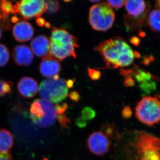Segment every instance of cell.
<instances>
[{
	"mask_svg": "<svg viewBox=\"0 0 160 160\" xmlns=\"http://www.w3.org/2000/svg\"><path fill=\"white\" fill-rule=\"evenodd\" d=\"M116 140L114 160H160V138L153 135L126 131Z\"/></svg>",
	"mask_w": 160,
	"mask_h": 160,
	"instance_id": "1",
	"label": "cell"
},
{
	"mask_svg": "<svg viewBox=\"0 0 160 160\" xmlns=\"http://www.w3.org/2000/svg\"><path fill=\"white\" fill-rule=\"evenodd\" d=\"M94 49L102 56L106 66L110 68L129 66L135 57L128 43L118 37L100 43Z\"/></svg>",
	"mask_w": 160,
	"mask_h": 160,
	"instance_id": "2",
	"label": "cell"
},
{
	"mask_svg": "<svg viewBox=\"0 0 160 160\" xmlns=\"http://www.w3.org/2000/svg\"><path fill=\"white\" fill-rule=\"evenodd\" d=\"M49 40L50 55L53 58L62 61L69 57L76 58L77 39L65 28L53 27Z\"/></svg>",
	"mask_w": 160,
	"mask_h": 160,
	"instance_id": "3",
	"label": "cell"
},
{
	"mask_svg": "<svg viewBox=\"0 0 160 160\" xmlns=\"http://www.w3.org/2000/svg\"><path fill=\"white\" fill-rule=\"evenodd\" d=\"M57 115L56 106L45 100H34L30 107L32 121L41 128H46L53 125Z\"/></svg>",
	"mask_w": 160,
	"mask_h": 160,
	"instance_id": "4",
	"label": "cell"
},
{
	"mask_svg": "<svg viewBox=\"0 0 160 160\" xmlns=\"http://www.w3.org/2000/svg\"><path fill=\"white\" fill-rule=\"evenodd\" d=\"M135 114L143 124L152 126L158 124L160 122V101L152 97L143 98L136 107Z\"/></svg>",
	"mask_w": 160,
	"mask_h": 160,
	"instance_id": "5",
	"label": "cell"
},
{
	"mask_svg": "<svg viewBox=\"0 0 160 160\" xmlns=\"http://www.w3.org/2000/svg\"><path fill=\"white\" fill-rule=\"evenodd\" d=\"M67 82L61 78L43 80L40 85L39 94L42 99L50 103H58L68 96Z\"/></svg>",
	"mask_w": 160,
	"mask_h": 160,
	"instance_id": "6",
	"label": "cell"
},
{
	"mask_svg": "<svg viewBox=\"0 0 160 160\" xmlns=\"http://www.w3.org/2000/svg\"><path fill=\"white\" fill-rule=\"evenodd\" d=\"M114 11L107 3L92 6L89 13V22L92 28L99 31H106L111 28L115 20Z\"/></svg>",
	"mask_w": 160,
	"mask_h": 160,
	"instance_id": "7",
	"label": "cell"
},
{
	"mask_svg": "<svg viewBox=\"0 0 160 160\" xmlns=\"http://www.w3.org/2000/svg\"><path fill=\"white\" fill-rule=\"evenodd\" d=\"M125 5L127 14L124 16V23L127 29L133 31L142 25L149 7L142 0L126 1Z\"/></svg>",
	"mask_w": 160,
	"mask_h": 160,
	"instance_id": "8",
	"label": "cell"
},
{
	"mask_svg": "<svg viewBox=\"0 0 160 160\" xmlns=\"http://www.w3.org/2000/svg\"><path fill=\"white\" fill-rule=\"evenodd\" d=\"M47 11L45 1L42 0H23L13 5L12 13L20 15L24 19L39 18Z\"/></svg>",
	"mask_w": 160,
	"mask_h": 160,
	"instance_id": "9",
	"label": "cell"
},
{
	"mask_svg": "<svg viewBox=\"0 0 160 160\" xmlns=\"http://www.w3.org/2000/svg\"><path fill=\"white\" fill-rule=\"evenodd\" d=\"M87 146L92 153L102 156L109 151L110 142L108 137L102 132H94L88 138Z\"/></svg>",
	"mask_w": 160,
	"mask_h": 160,
	"instance_id": "10",
	"label": "cell"
},
{
	"mask_svg": "<svg viewBox=\"0 0 160 160\" xmlns=\"http://www.w3.org/2000/svg\"><path fill=\"white\" fill-rule=\"evenodd\" d=\"M13 61L18 66H29L33 62V54L31 49L25 45L16 46L12 52Z\"/></svg>",
	"mask_w": 160,
	"mask_h": 160,
	"instance_id": "11",
	"label": "cell"
},
{
	"mask_svg": "<svg viewBox=\"0 0 160 160\" xmlns=\"http://www.w3.org/2000/svg\"><path fill=\"white\" fill-rule=\"evenodd\" d=\"M30 47L32 53L38 57L45 58L51 56L50 40L44 35L38 36L32 40Z\"/></svg>",
	"mask_w": 160,
	"mask_h": 160,
	"instance_id": "12",
	"label": "cell"
},
{
	"mask_svg": "<svg viewBox=\"0 0 160 160\" xmlns=\"http://www.w3.org/2000/svg\"><path fill=\"white\" fill-rule=\"evenodd\" d=\"M17 87L20 95L26 98L34 97L38 91L37 82L32 78L28 77L20 79Z\"/></svg>",
	"mask_w": 160,
	"mask_h": 160,
	"instance_id": "13",
	"label": "cell"
},
{
	"mask_svg": "<svg viewBox=\"0 0 160 160\" xmlns=\"http://www.w3.org/2000/svg\"><path fill=\"white\" fill-rule=\"evenodd\" d=\"M12 34L17 41L24 42L31 39L34 34V29L29 22L20 21L13 26Z\"/></svg>",
	"mask_w": 160,
	"mask_h": 160,
	"instance_id": "14",
	"label": "cell"
},
{
	"mask_svg": "<svg viewBox=\"0 0 160 160\" xmlns=\"http://www.w3.org/2000/svg\"><path fill=\"white\" fill-rule=\"evenodd\" d=\"M61 69V65L58 61L51 56L43 59L39 67L41 74L48 78H52L58 75Z\"/></svg>",
	"mask_w": 160,
	"mask_h": 160,
	"instance_id": "15",
	"label": "cell"
},
{
	"mask_svg": "<svg viewBox=\"0 0 160 160\" xmlns=\"http://www.w3.org/2000/svg\"><path fill=\"white\" fill-rule=\"evenodd\" d=\"M14 143L12 134L5 129H0V153L9 152Z\"/></svg>",
	"mask_w": 160,
	"mask_h": 160,
	"instance_id": "16",
	"label": "cell"
},
{
	"mask_svg": "<svg viewBox=\"0 0 160 160\" xmlns=\"http://www.w3.org/2000/svg\"><path fill=\"white\" fill-rule=\"evenodd\" d=\"M148 23L152 31L160 32V9H153L150 12L148 17Z\"/></svg>",
	"mask_w": 160,
	"mask_h": 160,
	"instance_id": "17",
	"label": "cell"
},
{
	"mask_svg": "<svg viewBox=\"0 0 160 160\" xmlns=\"http://www.w3.org/2000/svg\"><path fill=\"white\" fill-rule=\"evenodd\" d=\"M13 6L11 2L7 1H0V12L3 16V21L8 18L10 13L12 12Z\"/></svg>",
	"mask_w": 160,
	"mask_h": 160,
	"instance_id": "18",
	"label": "cell"
},
{
	"mask_svg": "<svg viewBox=\"0 0 160 160\" xmlns=\"http://www.w3.org/2000/svg\"><path fill=\"white\" fill-rule=\"evenodd\" d=\"M10 57L9 49L5 45L0 44V67L6 66Z\"/></svg>",
	"mask_w": 160,
	"mask_h": 160,
	"instance_id": "19",
	"label": "cell"
},
{
	"mask_svg": "<svg viewBox=\"0 0 160 160\" xmlns=\"http://www.w3.org/2000/svg\"><path fill=\"white\" fill-rule=\"evenodd\" d=\"M12 83L10 82H5L0 80V98L6 94H10L12 92L11 87Z\"/></svg>",
	"mask_w": 160,
	"mask_h": 160,
	"instance_id": "20",
	"label": "cell"
},
{
	"mask_svg": "<svg viewBox=\"0 0 160 160\" xmlns=\"http://www.w3.org/2000/svg\"><path fill=\"white\" fill-rule=\"evenodd\" d=\"M47 11L49 14L55 13L60 8L59 3L57 1H45Z\"/></svg>",
	"mask_w": 160,
	"mask_h": 160,
	"instance_id": "21",
	"label": "cell"
},
{
	"mask_svg": "<svg viewBox=\"0 0 160 160\" xmlns=\"http://www.w3.org/2000/svg\"><path fill=\"white\" fill-rule=\"evenodd\" d=\"M102 128L103 131H105L107 137L109 136L117 139L120 133L118 132L113 126H112L111 125H104Z\"/></svg>",
	"mask_w": 160,
	"mask_h": 160,
	"instance_id": "22",
	"label": "cell"
},
{
	"mask_svg": "<svg viewBox=\"0 0 160 160\" xmlns=\"http://www.w3.org/2000/svg\"><path fill=\"white\" fill-rule=\"evenodd\" d=\"M95 116V112L90 107L84 108L82 112V118L85 120H90L92 119Z\"/></svg>",
	"mask_w": 160,
	"mask_h": 160,
	"instance_id": "23",
	"label": "cell"
},
{
	"mask_svg": "<svg viewBox=\"0 0 160 160\" xmlns=\"http://www.w3.org/2000/svg\"><path fill=\"white\" fill-rule=\"evenodd\" d=\"M126 1H107V3L111 7L115 8V9H120L122 8L125 5Z\"/></svg>",
	"mask_w": 160,
	"mask_h": 160,
	"instance_id": "24",
	"label": "cell"
},
{
	"mask_svg": "<svg viewBox=\"0 0 160 160\" xmlns=\"http://www.w3.org/2000/svg\"><path fill=\"white\" fill-rule=\"evenodd\" d=\"M88 73L89 76L93 80H97L100 78L101 77V73L99 71H96L94 69L90 68L88 69Z\"/></svg>",
	"mask_w": 160,
	"mask_h": 160,
	"instance_id": "25",
	"label": "cell"
},
{
	"mask_svg": "<svg viewBox=\"0 0 160 160\" xmlns=\"http://www.w3.org/2000/svg\"><path fill=\"white\" fill-rule=\"evenodd\" d=\"M0 160H13L10 152L0 153Z\"/></svg>",
	"mask_w": 160,
	"mask_h": 160,
	"instance_id": "26",
	"label": "cell"
},
{
	"mask_svg": "<svg viewBox=\"0 0 160 160\" xmlns=\"http://www.w3.org/2000/svg\"><path fill=\"white\" fill-rule=\"evenodd\" d=\"M69 97L72 101L78 102L80 99V95L77 92L72 91L69 94Z\"/></svg>",
	"mask_w": 160,
	"mask_h": 160,
	"instance_id": "27",
	"label": "cell"
},
{
	"mask_svg": "<svg viewBox=\"0 0 160 160\" xmlns=\"http://www.w3.org/2000/svg\"><path fill=\"white\" fill-rule=\"evenodd\" d=\"M122 115L125 118H129L131 116V109L129 107H126L124 108L122 111Z\"/></svg>",
	"mask_w": 160,
	"mask_h": 160,
	"instance_id": "28",
	"label": "cell"
},
{
	"mask_svg": "<svg viewBox=\"0 0 160 160\" xmlns=\"http://www.w3.org/2000/svg\"><path fill=\"white\" fill-rule=\"evenodd\" d=\"M86 120L82 118H79L77 120V125L80 127H84L86 126Z\"/></svg>",
	"mask_w": 160,
	"mask_h": 160,
	"instance_id": "29",
	"label": "cell"
},
{
	"mask_svg": "<svg viewBox=\"0 0 160 160\" xmlns=\"http://www.w3.org/2000/svg\"><path fill=\"white\" fill-rule=\"evenodd\" d=\"M36 22L38 25L39 26H41V27L45 26L46 23L45 20L42 18H38L37 19Z\"/></svg>",
	"mask_w": 160,
	"mask_h": 160,
	"instance_id": "30",
	"label": "cell"
},
{
	"mask_svg": "<svg viewBox=\"0 0 160 160\" xmlns=\"http://www.w3.org/2000/svg\"><path fill=\"white\" fill-rule=\"evenodd\" d=\"M74 82V80H69L68 82H67V85L68 88H71L73 86Z\"/></svg>",
	"mask_w": 160,
	"mask_h": 160,
	"instance_id": "31",
	"label": "cell"
},
{
	"mask_svg": "<svg viewBox=\"0 0 160 160\" xmlns=\"http://www.w3.org/2000/svg\"><path fill=\"white\" fill-rule=\"evenodd\" d=\"M132 43L134 44V45H137V44H138L139 39L138 38L136 37L133 38H132Z\"/></svg>",
	"mask_w": 160,
	"mask_h": 160,
	"instance_id": "32",
	"label": "cell"
},
{
	"mask_svg": "<svg viewBox=\"0 0 160 160\" xmlns=\"http://www.w3.org/2000/svg\"><path fill=\"white\" fill-rule=\"evenodd\" d=\"M18 18L17 17H14L12 18V22H18Z\"/></svg>",
	"mask_w": 160,
	"mask_h": 160,
	"instance_id": "33",
	"label": "cell"
},
{
	"mask_svg": "<svg viewBox=\"0 0 160 160\" xmlns=\"http://www.w3.org/2000/svg\"><path fill=\"white\" fill-rule=\"evenodd\" d=\"M156 5L158 9L160 10V1H158L156 2Z\"/></svg>",
	"mask_w": 160,
	"mask_h": 160,
	"instance_id": "34",
	"label": "cell"
},
{
	"mask_svg": "<svg viewBox=\"0 0 160 160\" xmlns=\"http://www.w3.org/2000/svg\"><path fill=\"white\" fill-rule=\"evenodd\" d=\"M89 2H91L92 3H98L99 2H101V1H97V0H95V1H94V0H92V1H89Z\"/></svg>",
	"mask_w": 160,
	"mask_h": 160,
	"instance_id": "35",
	"label": "cell"
},
{
	"mask_svg": "<svg viewBox=\"0 0 160 160\" xmlns=\"http://www.w3.org/2000/svg\"><path fill=\"white\" fill-rule=\"evenodd\" d=\"M45 26L47 28H49L50 27V25L49 22H46Z\"/></svg>",
	"mask_w": 160,
	"mask_h": 160,
	"instance_id": "36",
	"label": "cell"
},
{
	"mask_svg": "<svg viewBox=\"0 0 160 160\" xmlns=\"http://www.w3.org/2000/svg\"><path fill=\"white\" fill-rule=\"evenodd\" d=\"M2 29H1V27H0V39L2 38Z\"/></svg>",
	"mask_w": 160,
	"mask_h": 160,
	"instance_id": "37",
	"label": "cell"
},
{
	"mask_svg": "<svg viewBox=\"0 0 160 160\" xmlns=\"http://www.w3.org/2000/svg\"><path fill=\"white\" fill-rule=\"evenodd\" d=\"M2 19L3 20V16L2 15V13L0 12V20Z\"/></svg>",
	"mask_w": 160,
	"mask_h": 160,
	"instance_id": "38",
	"label": "cell"
},
{
	"mask_svg": "<svg viewBox=\"0 0 160 160\" xmlns=\"http://www.w3.org/2000/svg\"><path fill=\"white\" fill-rule=\"evenodd\" d=\"M71 2V1H65V2Z\"/></svg>",
	"mask_w": 160,
	"mask_h": 160,
	"instance_id": "39",
	"label": "cell"
},
{
	"mask_svg": "<svg viewBox=\"0 0 160 160\" xmlns=\"http://www.w3.org/2000/svg\"><path fill=\"white\" fill-rule=\"evenodd\" d=\"M43 160H48L47 159V158H44L43 159Z\"/></svg>",
	"mask_w": 160,
	"mask_h": 160,
	"instance_id": "40",
	"label": "cell"
}]
</instances>
